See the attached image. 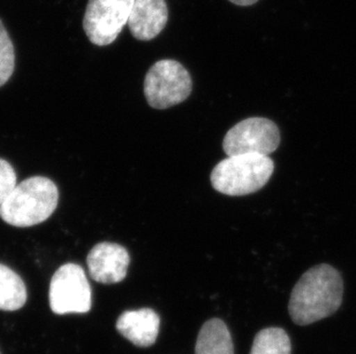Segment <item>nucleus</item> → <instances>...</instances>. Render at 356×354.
Here are the masks:
<instances>
[{
	"label": "nucleus",
	"mask_w": 356,
	"mask_h": 354,
	"mask_svg": "<svg viewBox=\"0 0 356 354\" xmlns=\"http://www.w3.org/2000/svg\"><path fill=\"white\" fill-rule=\"evenodd\" d=\"M343 282L330 264H317L293 287L289 312L293 322L309 326L334 314L343 303Z\"/></svg>",
	"instance_id": "nucleus-1"
},
{
	"label": "nucleus",
	"mask_w": 356,
	"mask_h": 354,
	"mask_svg": "<svg viewBox=\"0 0 356 354\" xmlns=\"http://www.w3.org/2000/svg\"><path fill=\"white\" fill-rule=\"evenodd\" d=\"M59 191L43 176H34L17 184L0 206V217L14 227H33L47 221L57 208Z\"/></svg>",
	"instance_id": "nucleus-2"
},
{
	"label": "nucleus",
	"mask_w": 356,
	"mask_h": 354,
	"mask_svg": "<svg viewBox=\"0 0 356 354\" xmlns=\"http://www.w3.org/2000/svg\"><path fill=\"white\" fill-rule=\"evenodd\" d=\"M275 164L269 155L238 154L220 161L212 171V187L227 196H245L261 190L273 176Z\"/></svg>",
	"instance_id": "nucleus-3"
},
{
	"label": "nucleus",
	"mask_w": 356,
	"mask_h": 354,
	"mask_svg": "<svg viewBox=\"0 0 356 354\" xmlns=\"http://www.w3.org/2000/svg\"><path fill=\"white\" fill-rule=\"evenodd\" d=\"M192 89L191 74L171 59L157 61L145 75V98L156 110H166L185 101Z\"/></svg>",
	"instance_id": "nucleus-4"
},
{
	"label": "nucleus",
	"mask_w": 356,
	"mask_h": 354,
	"mask_svg": "<svg viewBox=\"0 0 356 354\" xmlns=\"http://www.w3.org/2000/svg\"><path fill=\"white\" fill-rule=\"evenodd\" d=\"M49 301L51 310L58 315L90 311L91 287L83 268L76 264L61 266L51 280Z\"/></svg>",
	"instance_id": "nucleus-5"
},
{
	"label": "nucleus",
	"mask_w": 356,
	"mask_h": 354,
	"mask_svg": "<svg viewBox=\"0 0 356 354\" xmlns=\"http://www.w3.org/2000/svg\"><path fill=\"white\" fill-rule=\"evenodd\" d=\"M280 144L279 128L266 117H249L231 128L222 141L227 157L238 154L273 153Z\"/></svg>",
	"instance_id": "nucleus-6"
},
{
	"label": "nucleus",
	"mask_w": 356,
	"mask_h": 354,
	"mask_svg": "<svg viewBox=\"0 0 356 354\" xmlns=\"http://www.w3.org/2000/svg\"><path fill=\"white\" fill-rule=\"evenodd\" d=\"M135 0H89L83 28L91 43L106 47L113 43L128 24Z\"/></svg>",
	"instance_id": "nucleus-7"
},
{
	"label": "nucleus",
	"mask_w": 356,
	"mask_h": 354,
	"mask_svg": "<svg viewBox=\"0 0 356 354\" xmlns=\"http://www.w3.org/2000/svg\"><path fill=\"white\" fill-rule=\"evenodd\" d=\"M129 262L128 251L115 243H99L91 248L87 257L91 278L102 284L124 281Z\"/></svg>",
	"instance_id": "nucleus-8"
},
{
	"label": "nucleus",
	"mask_w": 356,
	"mask_h": 354,
	"mask_svg": "<svg viewBox=\"0 0 356 354\" xmlns=\"http://www.w3.org/2000/svg\"><path fill=\"white\" fill-rule=\"evenodd\" d=\"M168 19L165 0H135L128 27L136 40H152L164 31Z\"/></svg>",
	"instance_id": "nucleus-9"
},
{
	"label": "nucleus",
	"mask_w": 356,
	"mask_h": 354,
	"mask_svg": "<svg viewBox=\"0 0 356 354\" xmlns=\"http://www.w3.org/2000/svg\"><path fill=\"white\" fill-rule=\"evenodd\" d=\"M159 315L152 308L124 312L117 321L121 336L138 348H149L159 337Z\"/></svg>",
	"instance_id": "nucleus-10"
},
{
	"label": "nucleus",
	"mask_w": 356,
	"mask_h": 354,
	"mask_svg": "<svg viewBox=\"0 0 356 354\" xmlns=\"http://www.w3.org/2000/svg\"><path fill=\"white\" fill-rule=\"evenodd\" d=\"M195 354H234L232 336L224 321L211 319L202 326Z\"/></svg>",
	"instance_id": "nucleus-11"
},
{
	"label": "nucleus",
	"mask_w": 356,
	"mask_h": 354,
	"mask_svg": "<svg viewBox=\"0 0 356 354\" xmlns=\"http://www.w3.org/2000/svg\"><path fill=\"white\" fill-rule=\"evenodd\" d=\"M27 287L22 278L10 267L0 264V311L13 312L24 307Z\"/></svg>",
	"instance_id": "nucleus-12"
},
{
	"label": "nucleus",
	"mask_w": 356,
	"mask_h": 354,
	"mask_svg": "<svg viewBox=\"0 0 356 354\" xmlns=\"http://www.w3.org/2000/svg\"><path fill=\"white\" fill-rule=\"evenodd\" d=\"M250 354H292V343L282 328H266L256 334Z\"/></svg>",
	"instance_id": "nucleus-13"
},
{
	"label": "nucleus",
	"mask_w": 356,
	"mask_h": 354,
	"mask_svg": "<svg viewBox=\"0 0 356 354\" xmlns=\"http://www.w3.org/2000/svg\"><path fill=\"white\" fill-rule=\"evenodd\" d=\"M15 67L14 45L0 20V87L10 80Z\"/></svg>",
	"instance_id": "nucleus-14"
},
{
	"label": "nucleus",
	"mask_w": 356,
	"mask_h": 354,
	"mask_svg": "<svg viewBox=\"0 0 356 354\" xmlns=\"http://www.w3.org/2000/svg\"><path fill=\"white\" fill-rule=\"evenodd\" d=\"M17 187V173L6 160L0 159V206Z\"/></svg>",
	"instance_id": "nucleus-15"
},
{
	"label": "nucleus",
	"mask_w": 356,
	"mask_h": 354,
	"mask_svg": "<svg viewBox=\"0 0 356 354\" xmlns=\"http://www.w3.org/2000/svg\"><path fill=\"white\" fill-rule=\"evenodd\" d=\"M229 3H234L236 6L247 7L255 5L259 0H229Z\"/></svg>",
	"instance_id": "nucleus-16"
},
{
	"label": "nucleus",
	"mask_w": 356,
	"mask_h": 354,
	"mask_svg": "<svg viewBox=\"0 0 356 354\" xmlns=\"http://www.w3.org/2000/svg\"><path fill=\"white\" fill-rule=\"evenodd\" d=\"M0 354H1V353H0Z\"/></svg>",
	"instance_id": "nucleus-17"
}]
</instances>
